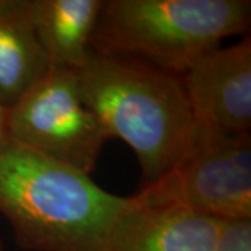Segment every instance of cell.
Here are the masks:
<instances>
[{
    "label": "cell",
    "mask_w": 251,
    "mask_h": 251,
    "mask_svg": "<svg viewBox=\"0 0 251 251\" xmlns=\"http://www.w3.org/2000/svg\"><path fill=\"white\" fill-rule=\"evenodd\" d=\"M250 21V0H106L91 49L183 75Z\"/></svg>",
    "instance_id": "3957f363"
},
{
    "label": "cell",
    "mask_w": 251,
    "mask_h": 251,
    "mask_svg": "<svg viewBox=\"0 0 251 251\" xmlns=\"http://www.w3.org/2000/svg\"><path fill=\"white\" fill-rule=\"evenodd\" d=\"M6 135V110L0 106V137Z\"/></svg>",
    "instance_id": "8fae6325"
},
{
    "label": "cell",
    "mask_w": 251,
    "mask_h": 251,
    "mask_svg": "<svg viewBox=\"0 0 251 251\" xmlns=\"http://www.w3.org/2000/svg\"><path fill=\"white\" fill-rule=\"evenodd\" d=\"M131 202L88 175L0 137V214L20 247L32 251H106Z\"/></svg>",
    "instance_id": "6da1fadb"
},
{
    "label": "cell",
    "mask_w": 251,
    "mask_h": 251,
    "mask_svg": "<svg viewBox=\"0 0 251 251\" xmlns=\"http://www.w3.org/2000/svg\"><path fill=\"white\" fill-rule=\"evenodd\" d=\"M6 135L88 176L110 138L81 97L77 72L54 67L6 112Z\"/></svg>",
    "instance_id": "5b68a950"
},
{
    "label": "cell",
    "mask_w": 251,
    "mask_h": 251,
    "mask_svg": "<svg viewBox=\"0 0 251 251\" xmlns=\"http://www.w3.org/2000/svg\"><path fill=\"white\" fill-rule=\"evenodd\" d=\"M49 70L25 0H0V106L6 112Z\"/></svg>",
    "instance_id": "9c48e42d"
},
{
    "label": "cell",
    "mask_w": 251,
    "mask_h": 251,
    "mask_svg": "<svg viewBox=\"0 0 251 251\" xmlns=\"http://www.w3.org/2000/svg\"><path fill=\"white\" fill-rule=\"evenodd\" d=\"M0 251H3V243L0 240Z\"/></svg>",
    "instance_id": "7c38bea8"
},
{
    "label": "cell",
    "mask_w": 251,
    "mask_h": 251,
    "mask_svg": "<svg viewBox=\"0 0 251 251\" xmlns=\"http://www.w3.org/2000/svg\"><path fill=\"white\" fill-rule=\"evenodd\" d=\"M145 205L179 206L218 219H251V135L196 128L186 155L133 194Z\"/></svg>",
    "instance_id": "277c9868"
},
{
    "label": "cell",
    "mask_w": 251,
    "mask_h": 251,
    "mask_svg": "<svg viewBox=\"0 0 251 251\" xmlns=\"http://www.w3.org/2000/svg\"><path fill=\"white\" fill-rule=\"evenodd\" d=\"M222 222L179 206L145 205L131 196L106 251H214Z\"/></svg>",
    "instance_id": "52a82bcc"
},
{
    "label": "cell",
    "mask_w": 251,
    "mask_h": 251,
    "mask_svg": "<svg viewBox=\"0 0 251 251\" xmlns=\"http://www.w3.org/2000/svg\"><path fill=\"white\" fill-rule=\"evenodd\" d=\"M25 1L49 67L77 72L91 52V39L105 0Z\"/></svg>",
    "instance_id": "ba28073f"
},
{
    "label": "cell",
    "mask_w": 251,
    "mask_h": 251,
    "mask_svg": "<svg viewBox=\"0 0 251 251\" xmlns=\"http://www.w3.org/2000/svg\"><path fill=\"white\" fill-rule=\"evenodd\" d=\"M77 77L85 105L109 137L135 152L143 186L162 177L190 150L197 126L181 75L91 49Z\"/></svg>",
    "instance_id": "7a4b0ae2"
},
{
    "label": "cell",
    "mask_w": 251,
    "mask_h": 251,
    "mask_svg": "<svg viewBox=\"0 0 251 251\" xmlns=\"http://www.w3.org/2000/svg\"><path fill=\"white\" fill-rule=\"evenodd\" d=\"M214 251H251V219L224 221Z\"/></svg>",
    "instance_id": "30bf717a"
},
{
    "label": "cell",
    "mask_w": 251,
    "mask_h": 251,
    "mask_svg": "<svg viewBox=\"0 0 251 251\" xmlns=\"http://www.w3.org/2000/svg\"><path fill=\"white\" fill-rule=\"evenodd\" d=\"M181 81L196 126L229 135L250 133V36L202 56Z\"/></svg>",
    "instance_id": "8992f818"
}]
</instances>
